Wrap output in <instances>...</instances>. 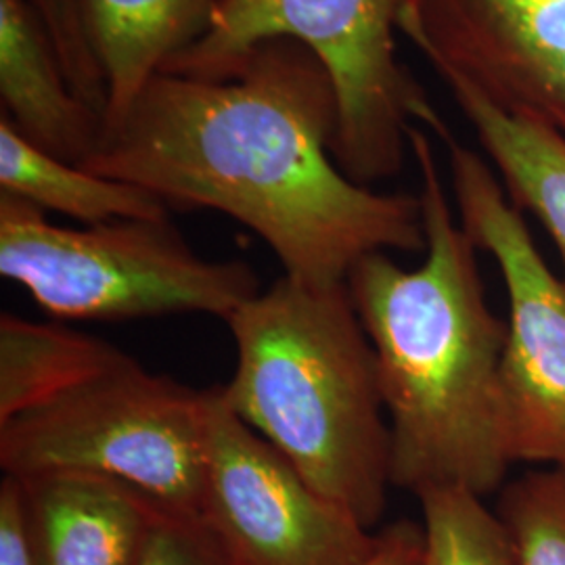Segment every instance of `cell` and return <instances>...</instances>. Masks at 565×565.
<instances>
[{
    "label": "cell",
    "mask_w": 565,
    "mask_h": 565,
    "mask_svg": "<svg viewBox=\"0 0 565 565\" xmlns=\"http://www.w3.org/2000/svg\"><path fill=\"white\" fill-rule=\"evenodd\" d=\"M335 86L306 46L256 44L210 78L162 72L82 168L170 210H216L252 228L289 279L329 289L377 252H425L419 195L350 181L333 158Z\"/></svg>",
    "instance_id": "1"
},
{
    "label": "cell",
    "mask_w": 565,
    "mask_h": 565,
    "mask_svg": "<svg viewBox=\"0 0 565 565\" xmlns=\"http://www.w3.org/2000/svg\"><path fill=\"white\" fill-rule=\"evenodd\" d=\"M422 181L425 260L369 254L348 289L373 345L390 424V480L415 497L505 486L501 366L507 321L488 306L478 247L457 224L429 132L408 130Z\"/></svg>",
    "instance_id": "2"
},
{
    "label": "cell",
    "mask_w": 565,
    "mask_h": 565,
    "mask_svg": "<svg viewBox=\"0 0 565 565\" xmlns=\"http://www.w3.org/2000/svg\"><path fill=\"white\" fill-rule=\"evenodd\" d=\"M226 324L237 366L221 385L224 403L308 484L373 530L392 486L390 424L348 282L317 289L282 275Z\"/></svg>",
    "instance_id": "3"
},
{
    "label": "cell",
    "mask_w": 565,
    "mask_h": 565,
    "mask_svg": "<svg viewBox=\"0 0 565 565\" xmlns=\"http://www.w3.org/2000/svg\"><path fill=\"white\" fill-rule=\"evenodd\" d=\"M0 275L20 282L51 317L72 321L181 312L226 321L263 291L249 264L205 260L170 218L67 228L7 193H0Z\"/></svg>",
    "instance_id": "4"
},
{
    "label": "cell",
    "mask_w": 565,
    "mask_h": 565,
    "mask_svg": "<svg viewBox=\"0 0 565 565\" xmlns=\"http://www.w3.org/2000/svg\"><path fill=\"white\" fill-rule=\"evenodd\" d=\"M404 0H224L205 34L163 72L210 78L266 41L298 42L329 72L338 95L333 158L363 186L403 170L413 120L438 114L398 60Z\"/></svg>",
    "instance_id": "5"
},
{
    "label": "cell",
    "mask_w": 565,
    "mask_h": 565,
    "mask_svg": "<svg viewBox=\"0 0 565 565\" xmlns=\"http://www.w3.org/2000/svg\"><path fill=\"white\" fill-rule=\"evenodd\" d=\"M207 390L124 356L53 401L0 424L4 476L97 473L203 515Z\"/></svg>",
    "instance_id": "6"
},
{
    "label": "cell",
    "mask_w": 565,
    "mask_h": 565,
    "mask_svg": "<svg viewBox=\"0 0 565 565\" xmlns=\"http://www.w3.org/2000/svg\"><path fill=\"white\" fill-rule=\"evenodd\" d=\"M452 195L465 233L499 264L509 300L501 366L507 457L565 471V281L546 266L494 170L443 120Z\"/></svg>",
    "instance_id": "7"
},
{
    "label": "cell",
    "mask_w": 565,
    "mask_h": 565,
    "mask_svg": "<svg viewBox=\"0 0 565 565\" xmlns=\"http://www.w3.org/2000/svg\"><path fill=\"white\" fill-rule=\"evenodd\" d=\"M203 518L235 565H363L377 534L302 473L207 387Z\"/></svg>",
    "instance_id": "8"
},
{
    "label": "cell",
    "mask_w": 565,
    "mask_h": 565,
    "mask_svg": "<svg viewBox=\"0 0 565 565\" xmlns=\"http://www.w3.org/2000/svg\"><path fill=\"white\" fill-rule=\"evenodd\" d=\"M398 30L499 107L565 137V0H404Z\"/></svg>",
    "instance_id": "9"
},
{
    "label": "cell",
    "mask_w": 565,
    "mask_h": 565,
    "mask_svg": "<svg viewBox=\"0 0 565 565\" xmlns=\"http://www.w3.org/2000/svg\"><path fill=\"white\" fill-rule=\"evenodd\" d=\"M13 480L34 565H139L162 503L97 473Z\"/></svg>",
    "instance_id": "10"
},
{
    "label": "cell",
    "mask_w": 565,
    "mask_h": 565,
    "mask_svg": "<svg viewBox=\"0 0 565 565\" xmlns=\"http://www.w3.org/2000/svg\"><path fill=\"white\" fill-rule=\"evenodd\" d=\"M2 118L23 139L81 166L102 139L103 116L74 90L30 0H0Z\"/></svg>",
    "instance_id": "11"
},
{
    "label": "cell",
    "mask_w": 565,
    "mask_h": 565,
    "mask_svg": "<svg viewBox=\"0 0 565 565\" xmlns=\"http://www.w3.org/2000/svg\"><path fill=\"white\" fill-rule=\"evenodd\" d=\"M224 0H74L105 88L103 126L120 120L163 67L202 39Z\"/></svg>",
    "instance_id": "12"
},
{
    "label": "cell",
    "mask_w": 565,
    "mask_h": 565,
    "mask_svg": "<svg viewBox=\"0 0 565 565\" xmlns=\"http://www.w3.org/2000/svg\"><path fill=\"white\" fill-rule=\"evenodd\" d=\"M424 57L473 126L509 200L543 223L565 266V137L499 107L445 61Z\"/></svg>",
    "instance_id": "13"
},
{
    "label": "cell",
    "mask_w": 565,
    "mask_h": 565,
    "mask_svg": "<svg viewBox=\"0 0 565 565\" xmlns=\"http://www.w3.org/2000/svg\"><path fill=\"white\" fill-rule=\"evenodd\" d=\"M0 193L86 226L170 218V207L153 193L63 162L23 139L7 118H0Z\"/></svg>",
    "instance_id": "14"
},
{
    "label": "cell",
    "mask_w": 565,
    "mask_h": 565,
    "mask_svg": "<svg viewBox=\"0 0 565 565\" xmlns=\"http://www.w3.org/2000/svg\"><path fill=\"white\" fill-rule=\"evenodd\" d=\"M111 343L55 323L0 317V424L53 401L65 390L120 363Z\"/></svg>",
    "instance_id": "15"
},
{
    "label": "cell",
    "mask_w": 565,
    "mask_h": 565,
    "mask_svg": "<svg viewBox=\"0 0 565 565\" xmlns=\"http://www.w3.org/2000/svg\"><path fill=\"white\" fill-rule=\"evenodd\" d=\"M417 499L424 513V565H518L505 525L480 494L436 488Z\"/></svg>",
    "instance_id": "16"
},
{
    "label": "cell",
    "mask_w": 565,
    "mask_h": 565,
    "mask_svg": "<svg viewBox=\"0 0 565 565\" xmlns=\"http://www.w3.org/2000/svg\"><path fill=\"white\" fill-rule=\"evenodd\" d=\"M497 515L518 565H565V471H530L499 490Z\"/></svg>",
    "instance_id": "17"
},
{
    "label": "cell",
    "mask_w": 565,
    "mask_h": 565,
    "mask_svg": "<svg viewBox=\"0 0 565 565\" xmlns=\"http://www.w3.org/2000/svg\"><path fill=\"white\" fill-rule=\"evenodd\" d=\"M139 565H235V562L203 515L160 505Z\"/></svg>",
    "instance_id": "18"
},
{
    "label": "cell",
    "mask_w": 565,
    "mask_h": 565,
    "mask_svg": "<svg viewBox=\"0 0 565 565\" xmlns=\"http://www.w3.org/2000/svg\"><path fill=\"white\" fill-rule=\"evenodd\" d=\"M30 4L36 9L42 23L46 25L51 39L55 42L61 63L74 90L84 102L103 109L105 88L102 74L95 65L88 44L84 41L74 0H30Z\"/></svg>",
    "instance_id": "19"
},
{
    "label": "cell",
    "mask_w": 565,
    "mask_h": 565,
    "mask_svg": "<svg viewBox=\"0 0 565 565\" xmlns=\"http://www.w3.org/2000/svg\"><path fill=\"white\" fill-rule=\"evenodd\" d=\"M0 565H34L21 513L20 490L9 476L0 484Z\"/></svg>",
    "instance_id": "20"
},
{
    "label": "cell",
    "mask_w": 565,
    "mask_h": 565,
    "mask_svg": "<svg viewBox=\"0 0 565 565\" xmlns=\"http://www.w3.org/2000/svg\"><path fill=\"white\" fill-rule=\"evenodd\" d=\"M424 525L398 520L377 532V546L363 565H424Z\"/></svg>",
    "instance_id": "21"
}]
</instances>
